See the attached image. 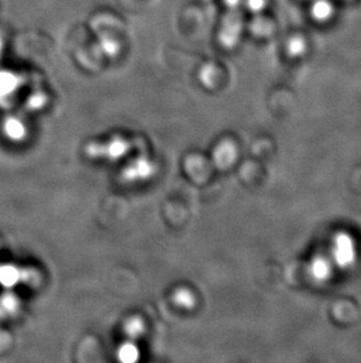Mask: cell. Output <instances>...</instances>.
Listing matches in <instances>:
<instances>
[{
	"mask_svg": "<svg viewBox=\"0 0 361 363\" xmlns=\"http://www.w3.org/2000/svg\"><path fill=\"white\" fill-rule=\"evenodd\" d=\"M89 150H93L94 153L93 155H105L107 158L110 159H119L122 155H126V152L128 151V145L122 140H114L112 143H109L106 146H96V147H91Z\"/></svg>",
	"mask_w": 361,
	"mask_h": 363,
	"instance_id": "obj_1",
	"label": "cell"
},
{
	"mask_svg": "<svg viewBox=\"0 0 361 363\" xmlns=\"http://www.w3.org/2000/svg\"><path fill=\"white\" fill-rule=\"evenodd\" d=\"M153 173V164H150L146 159H139L137 162L130 164L125 169V178L130 180H139V179H146L150 177Z\"/></svg>",
	"mask_w": 361,
	"mask_h": 363,
	"instance_id": "obj_2",
	"label": "cell"
},
{
	"mask_svg": "<svg viewBox=\"0 0 361 363\" xmlns=\"http://www.w3.org/2000/svg\"><path fill=\"white\" fill-rule=\"evenodd\" d=\"M21 273L17 267L14 266H3L0 267V284L4 287H13L21 280Z\"/></svg>",
	"mask_w": 361,
	"mask_h": 363,
	"instance_id": "obj_3",
	"label": "cell"
},
{
	"mask_svg": "<svg viewBox=\"0 0 361 363\" xmlns=\"http://www.w3.org/2000/svg\"><path fill=\"white\" fill-rule=\"evenodd\" d=\"M333 14V5L327 0H317L312 7V16L318 21H326Z\"/></svg>",
	"mask_w": 361,
	"mask_h": 363,
	"instance_id": "obj_4",
	"label": "cell"
},
{
	"mask_svg": "<svg viewBox=\"0 0 361 363\" xmlns=\"http://www.w3.org/2000/svg\"><path fill=\"white\" fill-rule=\"evenodd\" d=\"M118 355H119L120 361L125 363H133L139 359V350L134 343H125L120 348Z\"/></svg>",
	"mask_w": 361,
	"mask_h": 363,
	"instance_id": "obj_5",
	"label": "cell"
},
{
	"mask_svg": "<svg viewBox=\"0 0 361 363\" xmlns=\"http://www.w3.org/2000/svg\"><path fill=\"white\" fill-rule=\"evenodd\" d=\"M174 301L182 308H191L194 306L195 298L190 291L180 288L175 291Z\"/></svg>",
	"mask_w": 361,
	"mask_h": 363,
	"instance_id": "obj_6",
	"label": "cell"
},
{
	"mask_svg": "<svg viewBox=\"0 0 361 363\" xmlns=\"http://www.w3.org/2000/svg\"><path fill=\"white\" fill-rule=\"evenodd\" d=\"M144 323L139 318H132L125 325V332L130 337H139L144 332Z\"/></svg>",
	"mask_w": 361,
	"mask_h": 363,
	"instance_id": "obj_7",
	"label": "cell"
},
{
	"mask_svg": "<svg viewBox=\"0 0 361 363\" xmlns=\"http://www.w3.org/2000/svg\"><path fill=\"white\" fill-rule=\"evenodd\" d=\"M7 135L10 137L12 140H21L24 137L25 130L24 126L17 121H10L5 126Z\"/></svg>",
	"mask_w": 361,
	"mask_h": 363,
	"instance_id": "obj_8",
	"label": "cell"
},
{
	"mask_svg": "<svg viewBox=\"0 0 361 363\" xmlns=\"http://www.w3.org/2000/svg\"><path fill=\"white\" fill-rule=\"evenodd\" d=\"M287 48H289L290 55H293V57L303 55L304 50H305V43H304L303 39L296 37V38L291 39L289 41Z\"/></svg>",
	"mask_w": 361,
	"mask_h": 363,
	"instance_id": "obj_9",
	"label": "cell"
},
{
	"mask_svg": "<svg viewBox=\"0 0 361 363\" xmlns=\"http://www.w3.org/2000/svg\"><path fill=\"white\" fill-rule=\"evenodd\" d=\"M0 306L4 311H6L8 313H13L17 311L18 308V300L14 295H5L0 301Z\"/></svg>",
	"mask_w": 361,
	"mask_h": 363,
	"instance_id": "obj_10",
	"label": "cell"
}]
</instances>
